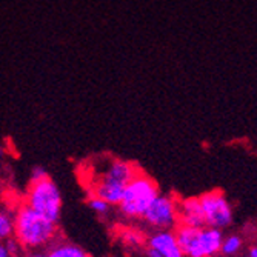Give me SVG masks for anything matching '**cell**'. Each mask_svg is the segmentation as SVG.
<instances>
[{
	"mask_svg": "<svg viewBox=\"0 0 257 257\" xmlns=\"http://www.w3.org/2000/svg\"><path fill=\"white\" fill-rule=\"evenodd\" d=\"M14 237V213L0 209V242Z\"/></svg>",
	"mask_w": 257,
	"mask_h": 257,
	"instance_id": "cell-11",
	"label": "cell"
},
{
	"mask_svg": "<svg viewBox=\"0 0 257 257\" xmlns=\"http://www.w3.org/2000/svg\"><path fill=\"white\" fill-rule=\"evenodd\" d=\"M45 177H48V174H46L45 168L36 167V168L33 170V173H31V183H33V182H39V180H42V179H45Z\"/></svg>",
	"mask_w": 257,
	"mask_h": 257,
	"instance_id": "cell-15",
	"label": "cell"
},
{
	"mask_svg": "<svg viewBox=\"0 0 257 257\" xmlns=\"http://www.w3.org/2000/svg\"><path fill=\"white\" fill-rule=\"evenodd\" d=\"M142 222L153 231L173 229L179 223L177 202L167 194H159L142 216Z\"/></svg>",
	"mask_w": 257,
	"mask_h": 257,
	"instance_id": "cell-6",
	"label": "cell"
},
{
	"mask_svg": "<svg viewBox=\"0 0 257 257\" xmlns=\"http://www.w3.org/2000/svg\"><path fill=\"white\" fill-rule=\"evenodd\" d=\"M23 257H46V252H45V249L23 251Z\"/></svg>",
	"mask_w": 257,
	"mask_h": 257,
	"instance_id": "cell-16",
	"label": "cell"
},
{
	"mask_svg": "<svg viewBox=\"0 0 257 257\" xmlns=\"http://www.w3.org/2000/svg\"><path fill=\"white\" fill-rule=\"evenodd\" d=\"M14 239L23 251L46 249L57 240V223L23 203L14 213Z\"/></svg>",
	"mask_w": 257,
	"mask_h": 257,
	"instance_id": "cell-1",
	"label": "cell"
},
{
	"mask_svg": "<svg viewBox=\"0 0 257 257\" xmlns=\"http://www.w3.org/2000/svg\"><path fill=\"white\" fill-rule=\"evenodd\" d=\"M174 234L185 257H214L220 252L223 242L222 231L211 226L193 228L177 225Z\"/></svg>",
	"mask_w": 257,
	"mask_h": 257,
	"instance_id": "cell-2",
	"label": "cell"
},
{
	"mask_svg": "<svg viewBox=\"0 0 257 257\" xmlns=\"http://www.w3.org/2000/svg\"><path fill=\"white\" fill-rule=\"evenodd\" d=\"M145 257H162V254H159L156 249L153 248H147L145 249Z\"/></svg>",
	"mask_w": 257,
	"mask_h": 257,
	"instance_id": "cell-18",
	"label": "cell"
},
{
	"mask_svg": "<svg viewBox=\"0 0 257 257\" xmlns=\"http://www.w3.org/2000/svg\"><path fill=\"white\" fill-rule=\"evenodd\" d=\"M88 206L92 209L94 213H97L99 216H105L111 211V205L108 202H105L103 199L97 197V196H91L88 200Z\"/></svg>",
	"mask_w": 257,
	"mask_h": 257,
	"instance_id": "cell-13",
	"label": "cell"
},
{
	"mask_svg": "<svg viewBox=\"0 0 257 257\" xmlns=\"http://www.w3.org/2000/svg\"><path fill=\"white\" fill-rule=\"evenodd\" d=\"M137 173L139 171L134 163L120 159H111L94 183V194L92 196L103 199L111 206L119 205L125 186Z\"/></svg>",
	"mask_w": 257,
	"mask_h": 257,
	"instance_id": "cell-3",
	"label": "cell"
},
{
	"mask_svg": "<svg viewBox=\"0 0 257 257\" xmlns=\"http://www.w3.org/2000/svg\"><path fill=\"white\" fill-rule=\"evenodd\" d=\"M145 237L139 229H128L123 232V243L126 246H133V248H139L140 245H144Z\"/></svg>",
	"mask_w": 257,
	"mask_h": 257,
	"instance_id": "cell-12",
	"label": "cell"
},
{
	"mask_svg": "<svg viewBox=\"0 0 257 257\" xmlns=\"http://www.w3.org/2000/svg\"><path fill=\"white\" fill-rule=\"evenodd\" d=\"M205 226L222 229L232 220V211L228 200L220 191H209L199 197Z\"/></svg>",
	"mask_w": 257,
	"mask_h": 257,
	"instance_id": "cell-7",
	"label": "cell"
},
{
	"mask_svg": "<svg viewBox=\"0 0 257 257\" xmlns=\"http://www.w3.org/2000/svg\"><path fill=\"white\" fill-rule=\"evenodd\" d=\"M160 194L157 183L144 173H137L125 186L122 199L119 202V211L125 219H142L144 213L153 200Z\"/></svg>",
	"mask_w": 257,
	"mask_h": 257,
	"instance_id": "cell-4",
	"label": "cell"
},
{
	"mask_svg": "<svg viewBox=\"0 0 257 257\" xmlns=\"http://www.w3.org/2000/svg\"><path fill=\"white\" fill-rule=\"evenodd\" d=\"M147 245L148 248H153L159 254H162V257H185L177 243L174 231L171 229L154 231L153 234L148 236Z\"/></svg>",
	"mask_w": 257,
	"mask_h": 257,
	"instance_id": "cell-8",
	"label": "cell"
},
{
	"mask_svg": "<svg viewBox=\"0 0 257 257\" xmlns=\"http://www.w3.org/2000/svg\"><path fill=\"white\" fill-rule=\"evenodd\" d=\"M240 246H242V240L239 236H229L222 242L220 251L226 255H231V254H236L240 249Z\"/></svg>",
	"mask_w": 257,
	"mask_h": 257,
	"instance_id": "cell-14",
	"label": "cell"
},
{
	"mask_svg": "<svg viewBox=\"0 0 257 257\" xmlns=\"http://www.w3.org/2000/svg\"><path fill=\"white\" fill-rule=\"evenodd\" d=\"M177 213H179L180 225L193 226V228L205 226L199 197H188L177 202Z\"/></svg>",
	"mask_w": 257,
	"mask_h": 257,
	"instance_id": "cell-9",
	"label": "cell"
},
{
	"mask_svg": "<svg viewBox=\"0 0 257 257\" xmlns=\"http://www.w3.org/2000/svg\"><path fill=\"white\" fill-rule=\"evenodd\" d=\"M25 205H28L40 216L57 223L62 214V193L54 180L45 177L30 185Z\"/></svg>",
	"mask_w": 257,
	"mask_h": 257,
	"instance_id": "cell-5",
	"label": "cell"
},
{
	"mask_svg": "<svg viewBox=\"0 0 257 257\" xmlns=\"http://www.w3.org/2000/svg\"><path fill=\"white\" fill-rule=\"evenodd\" d=\"M46 257H89V254L79 245L68 240H56L45 249Z\"/></svg>",
	"mask_w": 257,
	"mask_h": 257,
	"instance_id": "cell-10",
	"label": "cell"
},
{
	"mask_svg": "<svg viewBox=\"0 0 257 257\" xmlns=\"http://www.w3.org/2000/svg\"><path fill=\"white\" fill-rule=\"evenodd\" d=\"M249 257H257V248H251L249 249Z\"/></svg>",
	"mask_w": 257,
	"mask_h": 257,
	"instance_id": "cell-19",
	"label": "cell"
},
{
	"mask_svg": "<svg viewBox=\"0 0 257 257\" xmlns=\"http://www.w3.org/2000/svg\"><path fill=\"white\" fill-rule=\"evenodd\" d=\"M0 257H17V255L11 254V252L8 251L5 242H0Z\"/></svg>",
	"mask_w": 257,
	"mask_h": 257,
	"instance_id": "cell-17",
	"label": "cell"
}]
</instances>
